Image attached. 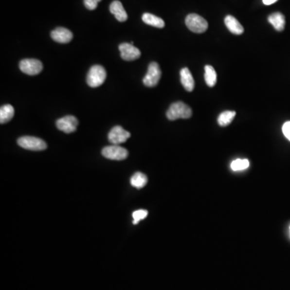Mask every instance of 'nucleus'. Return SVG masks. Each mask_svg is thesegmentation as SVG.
Here are the masks:
<instances>
[{"label":"nucleus","mask_w":290,"mask_h":290,"mask_svg":"<svg viewBox=\"0 0 290 290\" xmlns=\"http://www.w3.org/2000/svg\"><path fill=\"white\" fill-rule=\"evenodd\" d=\"M192 109L185 103L176 102L171 104L169 110H167L166 116L169 120L178 119H190L192 116Z\"/></svg>","instance_id":"f257e3e1"},{"label":"nucleus","mask_w":290,"mask_h":290,"mask_svg":"<svg viewBox=\"0 0 290 290\" xmlns=\"http://www.w3.org/2000/svg\"><path fill=\"white\" fill-rule=\"evenodd\" d=\"M106 78L107 72L105 69L102 66L95 65L92 66L88 72L87 77V84L93 88L100 87L101 85H103V82H105Z\"/></svg>","instance_id":"f03ea898"},{"label":"nucleus","mask_w":290,"mask_h":290,"mask_svg":"<svg viewBox=\"0 0 290 290\" xmlns=\"http://www.w3.org/2000/svg\"><path fill=\"white\" fill-rule=\"evenodd\" d=\"M185 24L194 33H205L208 28V23L206 19L197 14L188 15L185 19Z\"/></svg>","instance_id":"7ed1b4c3"},{"label":"nucleus","mask_w":290,"mask_h":290,"mask_svg":"<svg viewBox=\"0 0 290 290\" xmlns=\"http://www.w3.org/2000/svg\"><path fill=\"white\" fill-rule=\"evenodd\" d=\"M17 143L24 149L31 151H42L47 148L45 141L34 136H23L18 139Z\"/></svg>","instance_id":"20e7f679"},{"label":"nucleus","mask_w":290,"mask_h":290,"mask_svg":"<svg viewBox=\"0 0 290 290\" xmlns=\"http://www.w3.org/2000/svg\"><path fill=\"white\" fill-rule=\"evenodd\" d=\"M102 154L107 159L113 161H124L128 156V152L126 148L120 147V145H110L103 148Z\"/></svg>","instance_id":"39448f33"},{"label":"nucleus","mask_w":290,"mask_h":290,"mask_svg":"<svg viewBox=\"0 0 290 290\" xmlns=\"http://www.w3.org/2000/svg\"><path fill=\"white\" fill-rule=\"evenodd\" d=\"M162 77V71L157 62L149 64L147 68V74L144 77L143 83L147 87H156Z\"/></svg>","instance_id":"423d86ee"},{"label":"nucleus","mask_w":290,"mask_h":290,"mask_svg":"<svg viewBox=\"0 0 290 290\" xmlns=\"http://www.w3.org/2000/svg\"><path fill=\"white\" fill-rule=\"evenodd\" d=\"M19 66L22 72L30 76L39 74L43 70L42 62L36 59H24L19 62Z\"/></svg>","instance_id":"0eeeda50"},{"label":"nucleus","mask_w":290,"mask_h":290,"mask_svg":"<svg viewBox=\"0 0 290 290\" xmlns=\"http://www.w3.org/2000/svg\"><path fill=\"white\" fill-rule=\"evenodd\" d=\"M78 120L72 115H66L56 120V126L60 131L66 134H71L77 130Z\"/></svg>","instance_id":"6e6552de"},{"label":"nucleus","mask_w":290,"mask_h":290,"mask_svg":"<svg viewBox=\"0 0 290 290\" xmlns=\"http://www.w3.org/2000/svg\"><path fill=\"white\" fill-rule=\"evenodd\" d=\"M131 136L129 131L120 126H115L108 134V141L112 145H119L126 142Z\"/></svg>","instance_id":"1a4fd4ad"},{"label":"nucleus","mask_w":290,"mask_h":290,"mask_svg":"<svg viewBox=\"0 0 290 290\" xmlns=\"http://www.w3.org/2000/svg\"><path fill=\"white\" fill-rule=\"evenodd\" d=\"M119 49L122 58L125 61H135L136 59L140 58L141 55L140 49L128 43H123L119 45Z\"/></svg>","instance_id":"9d476101"},{"label":"nucleus","mask_w":290,"mask_h":290,"mask_svg":"<svg viewBox=\"0 0 290 290\" xmlns=\"http://www.w3.org/2000/svg\"><path fill=\"white\" fill-rule=\"evenodd\" d=\"M51 37L54 41L60 44H67L72 39V33L65 28H57L51 33Z\"/></svg>","instance_id":"9b49d317"},{"label":"nucleus","mask_w":290,"mask_h":290,"mask_svg":"<svg viewBox=\"0 0 290 290\" xmlns=\"http://www.w3.org/2000/svg\"><path fill=\"white\" fill-rule=\"evenodd\" d=\"M110 12L115 16L118 21L124 22L127 19V14L122 2L119 0L113 1L110 5Z\"/></svg>","instance_id":"f8f14e48"},{"label":"nucleus","mask_w":290,"mask_h":290,"mask_svg":"<svg viewBox=\"0 0 290 290\" xmlns=\"http://www.w3.org/2000/svg\"><path fill=\"white\" fill-rule=\"evenodd\" d=\"M269 23L278 32H282L286 26V18L281 12H274L268 18Z\"/></svg>","instance_id":"ddd939ff"},{"label":"nucleus","mask_w":290,"mask_h":290,"mask_svg":"<svg viewBox=\"0 0 290 290\" xmlns=\"http://www.w3.org/2000/svg\"><path fill=\"white\" fill-rule=\"evenodd\" d=\"M225 24L228 28V30L236 35H241L244 32L243 26L237 19L232 16H227L224 19Z\"/></svg>","instance_id":"4468645a"},{"label":"nucleus","mask_w":290,"mask_h":290,"mask_svg":"<svg viewBox=\"0 0 290 290\" xmlns=\"http://www.w3.org/2000/svg\"><path fill=\"white\" fill-rule=\"evenodd\" d=\"M181 82L183 87L187 91L191 92L194 89V80L191 72L188 68H183L180 72Z\"/></svg>","instance_id":"2eb2a0df"},{"label":"nucleus","mask_w":290,"mask_h":290,"mask_svg":"<svg viewBox=\"0 0 290 290\" xmlns=\"http://www.w3.org/2000/svg\"><path fill=\"white\" fill-rule=\"evenodd\" d=\"M142 20L147 25L156 27V28H162L164 27V22L162 18L150 13H145L142 17Z\"/></svg>","instance_id":"dca6fc26"},{"label":"nucleus","mask_w":290,"mask_h":290,"mask_svg":"<svg viewBox=\"0 0 290 290\" xmlns=\"http://www.w3.org/2000/svg\"><path fill=\"white\" fill-rule=\"evenodd\" d=\"M15 115L14 108L10 104L2 106L0 109V123L6 124L12 120Z\"/></svg>","instance_id":"f3484780"},{"label":"nucleus","mask_w":290,"mask_h":290,"mask_svg":"<svg viewBox=\"0 0 290 290\" xmlns=\"http://www.w3.org/2000/svg\"><path fill=\"white\" fill-rule=\"evenodd\" d=\"M205 81L207 86L213 87L216 86L217 82V73H216L213 66H205Z\"/></svg>","instance_id":"a211bd4d"},{"label":"nucleus","mask_w":290,"mask_h":290,"mask_svg":"<svg viewBox=\"0 0 290 290\" xmlns=\"http://www.w3.org/2000/svg\"><path fill=\"white\" fill-rule=\"evenodd\" d=\"M236 115V112L233 110H227L224 112L221 113L218 118V124L221 127H227L232 124V120Z\"/></svg>","instance_id":"6ab92c4d"},{"label":"nucleus","mask_w":290,"mask_h":290,"mask_svg":"<svg viewBox=\"0 0 290 290\" xmlns=\"http://www.w3.org/2000/svg\"><path fill=\"white\" fill-rule=\"evenodd\" d=\"M147 178L142 173H136L131 178V185L136 189H141L147 185Z\"/></svg>","instance_id":"aec40b11"},{"label":"nucleus","mask_w":290,"mask_h":290,"mask_svg":"<svg viewBox=\"0 0 290 290\" xmlns=\"http://www.w3.org/2000/svg\"><path fill=\"white\" fill-rule=\"evenodd\" d=\"M250 166V162L248 159H236L231 164V169L235 172L245 170Z\"/></svg>","instance_id":"412c9836"},{"label":"nucleus","mask_w":290,"mask_h":290,"mask_svg":"<svg viewBox=\"0 0 290 290\" xmlns=\"http://www.w3.org/2000/svg\"><path fill=\"white\" fill-rule=\"evenodd\" d=\"M147 211L145 210H138V211H134L132 213V218H133V224H137L141 220L145 219L147 216Z\"/></svg>","instance_id":"4be33fe9"},{"label":"nucleus","mask_w":290,"mask_h":290,"mask_svg":"<svg viewBox=\"0 0 290 290\" xmlns=\"http://www.w3.org/2000/svg\"><path fill=\"white\" fill-rule=\"evenodd\" d=\"M101 1L102 0H84L85 7L90 11H93V10L96 9L98 2Z\"/></svg>","instance_id":"5701e85b"},{"label":"nucleus","mask_w":290,"mask_h":290,"mask_svg":"<svg viewBox=\"0 0 290 290\" xmlns=\"http://www.w3.org/2000/svg\"><path fill=\"white\" fill-rule=\"evenodd\" d=\"M282 131H283L284 136L290 141V121L286 122L284 124Z\"/></svg>","instance_id":"b1692460"},{"label":"nucleus","mask_w":290,"mask_h":290,"mask_svg":"<svg viewBox=\"0 0 290 290\" xmlns=\"http://www.w3.org/2000/svg\"><path fill=\"white\" fill-rule=\"evenodd\" d=\"M277 0H263V2L265 5L273 4L274 2H276Z\"/></svg>","instance_id":"393cba45"},{"label":"nucleus","mask_w":290,"mask_h":290,"mask_svg":"<svg viewBox=\"0 0 290 290\" xmlns=\"http://www.w3.org/2000/svg\"></svg>","instance_id":"a878e982"}]
</instances>
